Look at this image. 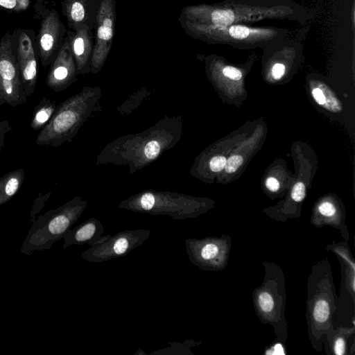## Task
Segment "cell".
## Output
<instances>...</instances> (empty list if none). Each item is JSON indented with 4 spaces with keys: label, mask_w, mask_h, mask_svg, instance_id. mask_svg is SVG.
Returning <instances> with one entry per match:
<instances>
[{
    "label": "cell",
    "mask_w": 355,
    "mask_h": 355,
    "mask_svg": "<svg viewBox=\"0 0 355 355\" xmlns=\"http://www.w3.org/2000/svg\"><path fill=\"white\" fill-rule=\"evenodd\" d=\"M57 107L55 102L43 97L35 107L30 123L31 128L34 130H41L51 120Z\"/></svg>",
    "instance_id": "cell-14"
},
{
    "label": "cell",
    "mask_w": 355,
    "mask_h": 355,
    "mask_svg": "<svg viewBox=\"0 0 355 355\" xmlns=\"http://www.w3.org/2000/svg\"><path fill=\"white\" fill-rule=\"evenodd\" d=\"M63 28L58 14L54 10L42 21L38 38L40 56L44 67L50 64L58 49Z\"/></svg>",
    "instance_id": "cell-11"
},
{
    "label": "cell",
    "mask_w": 355,
    "mask_h": 355,
    "mask_svg": "<svg viewBox=\"0 0 355 355\" xmlns=\"http://www.w3.org/2000/svg\"><path fill=\"white\" fill-rule=\"evenodd\" d=\"M318 211L323 216L331 217L336 214V209L332 203L326 201L319 205Z\"/></svg>",
    "instance_id": "cell-23"
},
{
    "label": "cell",
    "mask_w": 355,
    "mask_h": 355,
    "mask_svg": "<svg viewBox=\"0 0 355 355\" xmlns=\"http://www.w3.org/2000/svg\"><path fill=\"white\" fill-rule=\"evenodd\" d=\"M257 304L263 313H269L274 309L275 302L270 293L266 291H261L257 297Z\"/></svg>",
    "instance_id": "cell-18"
},
{
    "label": "cell",
    "mask_w": 355,
    "mask_h": 355,
    "mask_svg": "<svg viewBox=\"0 0 355 355\" xmlns=\"http://www.w3.org/2000/svg\"><path fill=\"white\" fill-rule=\"evenodd\" d=\"M223 73L225 76L234 80H239L242 76L241 72L236 68L227 66L223 70Z\"/></svg>",
    "instance_id": "cell-26"
},
{
    "label": "cell",
    "mask_w": 355,
    "mask_h": 355,
    "mask_svg": "<svg viewBox=\"0 0 355 355\" xmlns=\"http://www.w3.org/2000/svg\"><path fill=\"white\" fill-rule=\"evenodd\" d=\"M104 227L102 223L95 218H90L78 225L71 227L63 236V248L73 245L87 243L92 246L103 239Z\"/></svg>",
    "instance_id": "cell-12"
},
{
    "label": "cell",
    "mask_w": 355,
    "mask_h": 355,
    "mask_svg": "<svg viewBox=\"0 0 355 355\" xmlns=\"http://www.w3.org/2000/svg\"><path fill=\"white\" fill-rule=\"evenodd\" d=\"M285 72V67L280 63L275 64L272 68V75L275 80L280 79Z\"/></svg>",
    "instance_id": "cell-30"
},
{
    "label": "cell",
    "mask_w": 355,
    "mask_h": 355,
    "mask_svg": "<svg viewBox=\"0 0 355 355\" xmlns=\"http://www.w3.org/2000/svg\"><path fill=\"white\" fill-rule=\"evenodd\" d=\"M24 180L23 168L10 171L0 178V205L7 202L18 192Z\"/></svg>",
    "instance_id": "cell-13"
},
{
    "label": "cell",
    "mask_w": 355,
    "mask_h": 355,
    "mask_svg": "<svg viewBox=\"0 0 355 355\" xmlns=\"http://www.w3.org/2000/svg\"><path fill=\"white\" fill-rule=\"evenodd\" d=\"M17 64L21 84L28 97L35 91L37 69L31 40L25 33H20L18 39Z\"/></svg>",
    "instance_id": "cell-8"
},
{
    "label": "cell",
    "mask_w": 355,
    "mask_h": 355,
    "mask_svg": "<svg viewBox=\"0 0 355 355\" xmlns=\"http://www.w3.org/2000/svg\"><path fill=\"white\" fill-rule=\"evenodd\" d=\"M86 206L87 201L76 196L62 206L35 218L22 243L21 253L29 256L35 251L50 249L55 242L63 239L80 217Z\"/></svg>",
    "instance_id": "cell-1"
},
{
    "label": "cell",
    "mask_w": 355,
    "mask_h": 355,
    "mask_svg": "<svg viewBox=\"0 0 355 355\" xmlns=\"http://www.w3.org/2000/svg\"><path fill=\"white\" fill-rule=\"evenodd\" d=\"M312 316L315 322L325 323L330 316V306L328 301L325 299L317 300L313 309Z\"/></svg>",
    "instance_id": "cell-16"
},
{
    "label": "cell",
    "mask_w": 355,
    "mask_h": 355,
    "mask_svg": "<svg viewBox=\"0 0 355 355\" xmlns=\"http://www.w3.org/2000/svg\"><path fill=\"white\" fill-rule=\"evenodd\" d=\"M89 91L87 88L60 103L35 140L37 146L57 148L69 142L89 114Z\"/></svg>",
    "instance_id": "cell-2"
},
{
    "label": "cell",
    "mask_w": 355,
    "mask_h": 355,
    "mask_svg": "<svg viewBox=\"0 0 355 355\" xmlns=\"http://www.w3.org/2000/svg\"><path fill=\"white\" fill-rule=\"evenodd\" d=\"M193 205L192 200L183 195L146 191L121 202L119 207L139 213L168 216L180 220L199 214Z\"/></svg>",
    "instance_id": "cell-3"
},
{
    "label": "cell",
    "mask_w": 355,
    "mask_h": 355,
    "mask_svg": "<svg viewBox=\"0 0 355 355\" xmlns=\"http://www.w3.org/2000/svg\"><path fill=\"white\" fill-rule=\"evenodd\" d=\"M306 196V188L304 183L297 182L291 191V198L296 202H301Z\"/></svg>",
    "instance_id": "cell-21"
},
{
    "label": "cell",
    "mask_w": 355,
    "mask_h": 355,
    "mask_svg": "<svg viewBox=\"0 0 355 355\" xmlns=\"http://www.w3.org/2000/svg\"><path fill=\"white\" fill-rule=\"evenodd\" d=\"M101 0H64L63 10L70 30L95 28Z\"/></svg>",
    "instance_id": "cell-9"
},
{
    "label": "cell",
    "mask_w": 355,
    "mask_h": 355,
    "mask_svg": "<svg viewBox=\"0 0 355 355\" xmlns=\"http://www.w3.org/2000/svg\"><path fill=\"white\" fill-rule=\"evenodd\" d=\"M312 83L323 92L325 101L322 106L332 112L338 113L341 112L343 109L342 105L340 101L336 97L333 91L323 83L318 81H312Z\"/></svg>",
    "instance_id": "cell-15"
},
{
    "label": "cell",
    "mask_w": 355,
    "mask_h": 355,
    "mask_svg": "<svg viewBox=\"0 0 355 355\" xmlns=\"http://www.w3.org/2000/svg\"><path fill=\"white\" fill-rule=\"evenodd\" d=\"M26 99L10 39L4 36L0 42V103L15 107Z\"/></svg>",
    "instance_id": "cell-5"
},
{
    "label": "cell",
    "mask_w": 355,
    "mask_h": 355,
    "mask_svg": "<svg viewBox=\"0 0 355 355\" xmlns=\"http://www.w3.org/2000/svg\"><path fill=\"white\" fill-rule=\"evenodd\" d=\"M226 164V159L223 156L214 157L209 162V167L214 172H218L224 169Z\"/></svg>",
    "instance_id": "cell-24"
},
{
    "label": "cell",
    "mask_w": 355,
    "mask_h": 355,
    "mask_svg": "<svg viewBox=\"0 0 355 355\" xmlns=\"http://www.w3.org/2000/svg\"><path fill=\"white\" fill-rule=\"evenodd\" d=\"M67 36L76 62L78 73H87L90 71L94 46L93 31L87 27H82L75 31L69 30Z\"/></svg>",
    "instance_id": "cell-10"
},
{
    "label": "cell",
    "mask_w": 355,
    "mask_h": 355,
    "mask_svg": "<svg viewBox=\"0 0 355 355\" xmlns=\"http://www.w3.org/2000/svg\"><path fill=\"white\" fill-rule=\"evenodd\" d=\"M49 193L46 196L35 199L34 205L31 211V221L33 223L35 219V216L38 211L44 207V202L49 198Z\"/></svg>",
    "instance_id": "cell-25"
},
{
    "label": "cell",
    "mask_w": 355,
    "mask_h": 355,
    "mask_svg": "<svg viewBox=\"0 0 355 355\" xmlns=\"http://www.w3.org/2000/svg\"><path fill=\"white\" fill-rule=\"evenodd\" d=\"M211 22L218 28H225L234 20V15L230 10H215L211 13Z\"/></svg>",
    "instance_id": "cell-17"
},
{
    "label": "cell",
    "mask_w": 355,
    "mask_h": 355,
    "mask_svg": "<svg viewBox=\"0 0 355 355\" xmlns=\"http://www.w3.org/2000/svg\"><path fill=\"white\" fill-rule=\"evenodd\" d=\"M77 74L76 62L67 36L47 74L46 84L53 91L61 92L76 81Z\"/></svg>",
    "instance_id": "cell-7"
},
{
    "label": "cell",
    "mask_w": 355,
    "mask_h": 355,
    "mask_svg": "<svg viewBox=\"0 0 355 355\" xmlns=\"http://www.w3.org/2000/svg\"><path fill=\"white\" fill-rule=\"evenodd\" d=\"M30 6V0H0V7L15 12L26 10Z\"/></svg>",
    "instance_id": "cell-19"
},
{
    "label": "cell",
    "mask_w": 355,
    "mask_h": 355,
    "mask_svg": "<svg viewBox=\"0 0 355 355\" xmlns=\"http://www.w3.org/2000/svg\"><path fill=\"white\" fill-rule=\"evenodd\" d=\"M243 159L241 155H233L226 160L225 170L228 173L235 172L243 164Z\"/></svg>",
    "instance_id": "cell-20"
},
{
    "label": "cell",
    "mask_w": 355,
    "mask_h": 355,
    "mask_svg": "<svg viewBox=\"0 0 355 355\" xmlns=\"http://www.w3.org/2000/svg\"><path fill=\"white\" fill-rule=\"evenodd\" d=\"M334 352L337 355H342L345 354V340L343 338H338L334 344Z\"/></svg>",
    "instance_id": "cell-29"
},
{
    "label": "cell",
    "mask_w": 355,
    "mask_h": 355,
    "mask_svg": "<svg viewBox=\"0 0 355 355\" xmlns=\"http://www.w3.org/2000/svg\"><path fill=\"white\" fill-rule=\"evenodd\" d=\"M311 94L315 101L320 105H323L325 101L322 91L317 86H311Z\"/></svg>",
    "instance_id": "cell-28"
},
{
    "label": "cell",
    "mask_w": 355,
    "mask_h": 355,
    "mask_svg": "<svg viewBox=\"0 0 355 355\" xmlns=\"http://www.w3.org/2000/svg\"><path fill=\"white\" fill-rule=\"evenodd\" d=\"M150 233L149 230L137 229L103 236L101 241L83 251L80 257L89 262L101 263L125 256L141 245Z\"/></svg>",
    "instance_id": "cell-4"
},
{
    "label": "cell",
    "mask_w": 355,
    "mask_h": 355,
    "mask_svg": "<svg viewBox=\"0 0 355 355\" xmlns=\"http://www.w3.org/2000/svg\"><path fill=\"white\" fill-rule=\"evenodd\" d=\"M266 185L271 191H277L279 188V183L278 180L272 177H270L266 180Z\"/></svg>",
    "instance_id": "cell-31"
},
{
    "label": "cell",
    "mask_w": 355,
    "mask_h": 355,
    "mask_svg": "<svg viewBox=\"0 0 355 355\" xmlns=\"http://www.w3.org/2000/svg\"><path fill=\"white\" fill-rule=\"evenodd\" d=\"M116 22L115 0H101L95 25L94 46L90 71L98 73L111 50Z\"/></svg>",
    "instance_id": "cell-6"
},
{
    "label": "cell",
    "mask_w": 355,
    "mask_h": 355,
    "mask_svg": "<svg viewBox=\"0 0 355 355\" xmlns=\"http://www.w3.org/2000/svg\"><path fill=\"white\" fill-rule=\"evenodd\" d=\"M229 33L234 38L244 39L249 35V29L244 26L235 25L230 27Z\"/></svg>",
    "instance_id": "cell-22"
},
{
    "label": "cell",
    "mask_w": 355,
    "mask_h": 355,
    "mask_svg": "<svg viewBox=\"0 0 355 355\" xmlns=\"http://www.w3.org/2000/svg\"><path fill=\"white\" fill-rule=\"evenodd\" d=\"M8 122L6 120H0V152L5 142L6 135L11 130Z\"/></svg>",
    "instance_id": "cell-27"
}]
</instances>
